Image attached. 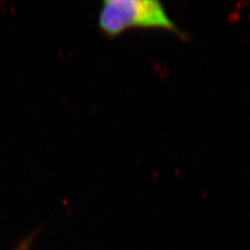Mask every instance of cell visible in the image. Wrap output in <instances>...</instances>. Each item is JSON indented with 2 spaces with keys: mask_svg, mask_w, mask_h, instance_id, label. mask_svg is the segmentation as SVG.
Here are the masks:
<instances>
[{
  "mask_svg": "<svg viewBox=\"0 0 250 250\" xmlns=\"http://www.w3.org/2000/svg\"><path fill=\"white\" fill-rule=\"evenodd\" d=\"M101 33L115 38L130 28L163 29L186 40L188 34L179 27L156 0H105L97 18Z\"/></svg>",
  "mask_w": 250,
  "mask_h": 250,
  "instance_id": "obj_1",
  "label": "cell"
},
{
  "mask_svg": "<svg viewBox=\"0 0 250 250\" xmlns=\"http://www.w3.org/2000/svg\"><path fill=\"white\" fill-rule=\"evenodd\" d=\"M33 238H34V236H29L27 239H25L24 241H22L21 243L18 245V247L16 248L15 250H29L31 242H33Z\"/></svg>",
  "mask_w": 250,
  "mask_h": 250,
  "instance_id": "obj_2",
  "label": "cell"
}]
</instances>
